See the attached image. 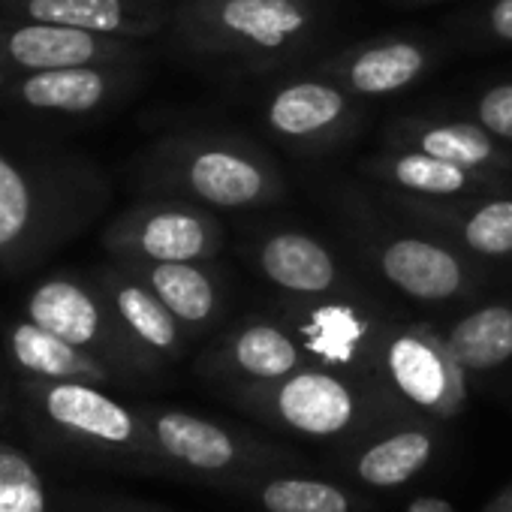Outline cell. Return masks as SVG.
Instances as JSON below:
<instances>
[{
	"label": "cell",
	"instance_id": "1",
	"mask_svg": "<svg viewBox=\"0 0 512 512\" xmlns=\"http://www.w3.org/2000/svg\"><path fill=\"white\" fill-rule=\"evenodd\" d=\"M139 181L157 196L205 208H263L287 193L278 163L260 145L229 133L160 139L142 157Z\"/></svg>",
	"mask_w": 512,
	"mask_h": 512
},
{
	"label": "cell",
	"instance_id": "2",
	"mask_svg": "<svg viewBox=\"0 0 512 512\" xmlns=\"http://www.w3.org/2000/svg\"><path fill=\"white\" fill-rule=\"evenodd\" d=\"M103 202L88 169L31 163L0 148V269L22 272L70 238Z\"/></svg>",
	"mask_w": 512,
	"mask_h": 512
},
{
	"label": "cell",
	"instance_id": "3",
	"mask_svg": "<svg viewBox=\"0 0 512 512\" xmlns=\"http://www.w3.org/2000/svg\"><path fill=\"white\" fill-rule=\"evenodd\" d=\"M175 25L181 43L199 58L275 70L305 55L320 16L314 0H184Z\"/></svg>",
	"mask_w": 512,
	"mask_h": 512
},
{
	"label": "cell",
	"instance_id": "4",
	"mask_svg": "<svg viewBox=\"0 0 512 512\" xmlns=\"http://www.w3.org/2000/svg\"><path fill=\"white\" fill-rule=\"evenodd\" d=\"M22 395L34 428L49 443L97 464L154 473L148 428L139 407H127L97 383L76 380L25 377Z\"/></svg>",
	"mask_w": 512,
	"mask_h": 512
},
{
	"label": "cell",
	"instance_id": "5",
	"mask_svg": "<svg viewBox=\"0 0 512 512\" xmlns=\"http://www.w3.org/2000/svg\"><path fill=\"white\" fill-rule=\"evenodd\" d=\"M148 428L154 473L190 479L220 491L238 482L299 467L302 458L290 449L272 446L241 428L172 407H139Z\"/></svg>",
	"mask_w": 512,
	"mask_h": 512
},
{
	"label": "cell",
	"instance_id": "6",
	"mask_svg": "<svg viewBox=\"0 0 512 512\" xmlns=\"http://www.w3.org/2000/svg\"><path fill=\"white\" fill-rule=\"evenodd\" d=\"M226 398L256 422L308 440H344L368 431L383 401L377 389L320 365L229 389Z\"/></svg>",
	"mask_w": 512,
	"mask_h": 512
},
{
	"label": "cell",
	"instance_id": "7",
	"mask_svg": "<svg viewBox=\"0 0 512 512\" xmlns=\"http://www.w3.org/2000/svg\"><path fill=\"white\" fill-rule=\"evenodd\" d=\"M25 317L88 350L121 380L154 377L163 371V362L124 329L97 281H82L73 275H52L40 281L28 293Z\"/></svg>",
	"mask_w": 512,
	"mask_h": 512
},
{
	"label": "cell",
	"instance_id": "8",
	"mask_svg": "<svg viewBox=\"0 0 512 512\" xmlns=\"http://www.w3.org/2000/svg\"><path fill=\"white\" fill-rule=\"evenodd\" d=\"M374 389L383 401L440 422L464 410L467 371L431 326L389 323L374 359Z\"/></svg>",
	"mask_w": 512,
	"mask_h": 512
},
{
	"label": "cell",
	"instance_id": "9",
	"mask_svg": "<svg viewBox=\"0 0 512 512\" xmlns=\"http://www.w3.org/2000/svg\"><path fill=\"white\" fill-rule=\"evenodd\" d=\"M223 241V223L211 208L172 196L139 202L103 229V247L115 260L208 263Z\"/></svg>",
	"mask_w": 512,
	"mask_h": 512
},
{
	"label": "cell",
	"instance_id": "10",
	"mask_svg": "<svg viewBox=\"0 0 512 512\" xmlns=\"http://www.w3.org/2000/svg\"><path fill=\"white\" fill-rule=\"evenodd\" d=\"M290 317L293 335L311 365L347 374L374 389V359L389 326L377 311L350 299L326 302V296H320L317 302L296 308Z\"/></svg>",
	"mask_w": 512,
	"mask_h": 512
},
{
	"label": "cell",
	"instance_id": "11",
	"mask_svg": "<svg viewBox=\"0 0 512 512\" xmlns=\"http://www.w3.org/2000/svg\"><path fill=\"white\" fill-rule=\"evenodd\" d=\"M136 79V61L79 64L34 73L7 70L4 79H0V103L40 115L82 118L118 103L136 85Z\"/></svg>",
	"mask_w": 512,
	"mask_h": 512
},
{
	"label": "cell",
	"instance_id": "12",
	"mask_svg": "<svg viewBox=\"0 0 512 512\" xmlns=\"http://www.w3.org/2000/svg\"><path fill=\"white\" fill-rule=\"evenodd\" d=\"M263 121L293 151L326 154L359 130V106L353 94L323 76L293 79L266 97Z\"/></svg>",
	"mask_w": 512,
	"mask_h": 512
},
{
	"label": "cell",
	"instance_id": "13",
	"mask_svg": "<svg viewBox=\"0 0 512 512\" xmlns=\"http://www.w3.org/2000/svg\"><path fill=\"white\" fill-rule=\"evenodd\" d=\"M371 256L395 290L428 305L461 299L479 281L470 256L446 238L380 232L371 241Z\"/></svg>",
	"mask_w": 512,
	"mask_h": 512
},
{
	"label": "cell",
	"instance_id": "14",
	"mask_svg": "<svg viewBox=\"0 0 512 512\" xmlns=\"http://www.w3.org/2000/svg\"><path fill=\"white\" fill-rule=\"evenodd\" d=\"M139 40L0 16V64L16 73L139 61Z\"/></svg>",
	"mask_w": 512,
	"mask_h": 512
},
{
	"label": "cell",
	"instance_id": "15",
	"mask_svg": "<svg viewBox=\"0 0 512 512\" xmlns=\"http://www.w3.org/2000/svg\"><path fill=\"white\" fill-rule=\"evenodd\" d=\"M395 202L419 226L440 232L458 250L476 260H506L512 256V196L476 193L455 199L395 196Z\"/></svg>",
	"mask_w": 512,
	"mask_h": 512
},
{
	"label": "cell",
	"instance_id": "16",
	"mask_svg": "<svg viewBox=\"0 0 512 512\" xmlns=\"http://www.w3.org/2000/svg\"><path fill=\"white\" fill-rule=\"evenodd\" d=\"M311 365L293 329L269 320H256L232 329L199 359V371L220 383L223 392L253 383L281 380Z\"/></svg>",
	"mask_w": 512,
	"mask_h": 512
},
{
	"label": "cell",
	"instance_id": "17",
	"mask_svg": "<svg viewBox=\"0 0 512 512\" xmlns=\"http://www.w3.org/2000/svg\"><path fill=\"white\" fill-rule=\"evenodd\" d=\"M383 148L422 151L455 166L512 178V151L473 118L404 115L383 130Z\"/></svg>",
	"mask_w": 512,
	"mask_h": 512
},
{
	"label": "cell",
	"instance_id": "18",
	"mask_svg": "<svg viewBox=\"0 0 512 512\" xmlns=\"http://www.w3.org/2000/svg\"><path fill=\"white\" fill-rule=\"evenodd\" d=\"M0 16L124 40L154 37L169 22L163 0H0Z\"/></svg>",
	"mask_w": 512,
	"mask_h": 512
},
{
	"label": "cell",
	"instance_id": "19",
	"mask_svg": "<svg viewBox=\"0 0 512 512\" xmlns=\"http://www.w3.org/2000/svg\"><path fill=\"white\" fill-rule=\"evenodd\" d=\"M434 55L419 40L389 37L374 43H359L320 61L317 76L335 82L353 97H386L419 82Z\"/></svg>",
	"mask_w": 512,
	"mask_h": 512
},
{
	"label": "cell",
	"instance_id": "20",
	"mask_svg": "<svg viewBox=\"0 0 512 512\" xmlns=\"http://www.w3.org/2000/svg\"><path fill=\"white\" fill-rule=\"evenodd\" d=\"M253 260L263 278L299 299L332 296L344 281L335 253L320 238L299 229L263 232L253 244Z\"/></svg>",
	"mask_w": 512,
	"mask_h": 512
},
{
	"label": "cell",
	"instance_id": "21",
	"mask_svg": "<svg viewBox=\"0 0 512 512\" xmlns=\"http://www.w3.org/2000/svg\"><path fill=\"white\" fill-rule=\"evenodd\" d=\"M365 172L380 184L392 187L401 196L416 199H455L476 193H500L509 178L494 172H476L467 166H455L449 160L407 151V148H383L365 163Z\"/></svg>",
	"mask_w": 512,
	"mask_h": 512
},
{
	"label": "cell",
	"instance_id": "22",
	"mask_svg": "<svg viewBox=\"0 0 512 512\" xmlns=\"http://www.w3.org/2000/svg\"><path fill=\"white\" fill-rule=\"evenodd\" d=\"M94 281L103 290V296L109 299V305L115 308V314L124 323V329L151 356H157L163 365L184 356V350L190 344L187 329L175 320V314L136 275H130L115 260L112 266L100 269Z\"/></svg>",
	"mask_w": 512,
	"mask_h": 512
},
{
	"label": "cell",
	"instance_id": "23",
	"mask_svg": "<svg viewBox=\"0 0 512 512\" xmlns=\"http://www.w3.org/2000/svg\"><path fill=\"white\" fill-rule=\"evenodd\" d=\"M130 275H136L187 329V335L208 332L223 311V287L205 263H148V260H118Z\"/></svg>",
	"mask_w": 512,
	"mask_h": 512
},
{
	"label": "cell",
	"instance_id": "24",
	"mask_svg": "<svg viewBox=\"0 0 512 512\" xmlns=\"http://www.w3.org/2000/svg\"><path fill=\"white\" fill-rule=\"evenodd\" d=\"M4 347L13 368L31 380H76V383H97V386L121 380L106 362L64 341L61 335L37 326L28 317L7 326Z\"/></svg>",
	"mask_w": 512,
	"mask_h": 512
},
{
	"label": "cell",
	"instance_id": "25",
	"mask_svg": "<svg viewBox=\"0 0 512 512\" xmlns=\"http://www.w3.org/2000/svg\"><path fill=\"white\" fill-rule=\"evenodd\" d=\"M434 452H437L434 431L428 425L410 422L356 449L350 458V476L368 488H398L416 479L431 464Z\"/></svg>",
	"mask_w": 512,
	"mask_h": 512
},
{
	"label": "cell",
	"instance_id": "26",
	"mask_svg": "<svg viewBox=\"0 0 512 512\" xmlns=\"http://www.w3.org/2000/svg\"><path fill=\"white\" fill-rule=\"evenodd\" d=\"M229 494L253 503L263 512H359L362 503L353 491L296 473H263L238 482Z\"/></svg>",
	"mask_w": 512,
	"mask_h": 512
},
{
	"label": "cell",
	"instance_id": "27",
	"mask_svg": "<svg viewBox=\"0 0 512 512\" xmlns=\"http://www.w3.org/2000/svg\"><path fill=\"white\" fill-rule=\"evenodd\" d=\"M467 374H485L512 359V305H485L461 317L443 335Z\"/></svg>",
	"mask_w": 512,
	"mask_h": 512
},
{
	"label": "cell",
	"instance_id": "28",
	"mask_svg": "<svg viewBox=\"0 0 512 512\" xmlns=\"http://www.w3.org/2000/svg\"><path fill=\"white\" fill-rule=\"evenodd\" d=\"M0 512H67V491L46 482L40 464L19 446L0 440Z\"/></svg>",
	"mask_w": 512,
	"mask_h": 512
},
{
	"label": "cell",
	"instance_id": "29",
	"mask_svg": "<svg viewBox=\"0 0 512 512\" xmlns=\"http://www.w3.org/2000/svg\"><path fill=\"white\" fill-rule=\"evenodd\" d=\"M467 118H473L479 127H485L500 142L512 145V82L491 85V88L479 91L470 100Z\"/></svg>",
	"mask_w": 512,
	"mask_h": 512
},
{
	"label": "cell",
	"instance_id": "30",
	"mask_svg": "<svg viewBox=\"0 0 512 512\" xmlns=\"http://www.w3.org/2000/svg\"><path fill=\"white\" fill-rule=\"evenodd\" d=\"M67 512H175L160 503L124 497V494H97V491H67Z\"/></svg>",
	"mask_w": 512,
	"mask_h": 512
},
{
	"label": "cell",
	"instance_id": "31",
	"mask_svg": "<svg viewBox=\"0 0 512 512\" xmlns=\"http://www.w3.org/2000/svg\"><path fill=\"white\" fill-rule=\"evenodd\" d=\"M473 31L491 43H512V0H491L476 16Z\"/></svg>",
	"mask_w": 512,
	"mask_h": 512
},
{
	"label": "cell",
	"instance_id": "32",
	"mask_svg": "<svg viewBox=\"0 0 512 512\" xmlns=\"http://www.w3.org/2000/svg\"><path fill=\"white\" fill-rule=\"evenodd\" d=\"M407 512H455V506L440 497H419L407 506Z\"/></svg>",
	"mask_w": 512,
	"mask_h": 512
},
{
	"label": "cell",
	"instance_id": "33",
	"mask_svg": "<svg viewBox=\"0 0 512 512\" xmlns=\"http://www.w3.org/2000/svg\"><path fill=\"white\" fill-rule=\"evenodd\" d=\"M479 512H512V485L500 488Z\"/></svg>",
	"mask_w": 512,
	"mask_h": 512
},
{
	"label": "cell",
	"instance_id": "34",
	"mask_svg": "<svg viewBox=\"0 0 512 512\" xmlns=\"http://www.w3.org/2000/svg\"><path fill=\"white\" fill-rule=\"evenodd\" d=\"M407 4H437V0H407Z\"/></svg>",
	"mask_w": 512,
	"mask_h": 512
}]
</instances>
